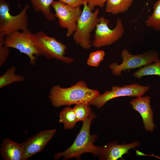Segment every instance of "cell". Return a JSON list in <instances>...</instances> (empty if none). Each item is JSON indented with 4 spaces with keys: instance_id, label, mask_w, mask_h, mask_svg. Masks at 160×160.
I'll return each instance as SVG.
<instances>
[{
    "instance_id": "30bf717a",
    "label": "cell",
    "mask_w": 160,
    "mask_h": 160,
    "mask_svg": "<svg viewBox=\"0 0 160 160\" xmlns=\"http://www.w3.org/2000/svg\"><path fill=\"white\" fill-rule=\"evenodd\" d=\"M51 6L55 10V16L58 19L59 25L67 30L66 36L70 37L76 30L82 12L80 6L73 7L59 1H54Z\"/></svg>"
},
{
    "instance_id": "7a4b0ae2",
    "label": "cell",
    "mask_w": 160,
    "mask_h": 160,
    "mask_svg": "<svg viewBox=\"0 0 160 160\" xmlns=\"http://www.w3.org/2000/svg\"><path fill=\"white\" fill-rule=\"evenodd\" d=\"M96 117L92 112L83 121L81 128L73 144L65 151L55 154V160L62 157H63L64 160L73 158L80 159L81 155L85 153H90L95 156H99L101 146H97L94 144L98 136L95 134L91 135L90 132L91 123Z\"/></svg>"
},
{
    "instance_id": "5bb4252c",
    "label": "cell",
    "mask_w": 160,
    "mask_h": 160,
    "mask_svg": "<svg viewBox=\"0 0 160 160\" xmlns=\"http://www.w3.org/2000/svg\"><path fill=\"white\" fill-rule=\"evenodd\" d=\"M1 155L5 160H24L22 145L9 138L4 139L0 147Z\"/></svg>"
},
{
    "instance_id": "7402d4cb",
    "label": "cell",
    "mask_w": 160,
    "mask_h": 160,
    "mask_svg": "<svg viewBox=\"0 0 160 160\" xmlns=\"http://www.w3.org/2000/svg\"><path fill=\"white\" fill-rule=\"evenodd\" d=\"M104 51L98 50L91 52L87 61V64L89 66L97 67L104 59L105 55Z\"/></svg>"
},
{
    "instance_id": "8fae6325",
    "label": "cell",
    "mask_w": 160,
    "mask_h": 160,
    "mask_svg": "<svg viewBox=\"0 0 160 160\" xmlns=\"http://www.w3.org/2000/svg\"><path fill=\"white\" fill-rule=\"evenodd\" d=\"M56 132L55 129H44L21 143L24 154V160L42 151Z\"/></svg>"
},
{
    "instance_id": "6da1fadb",
    "label": "cell",
    "mask_w": 160,
    "mask_h": 160,
    "mask_svg": "<svg viewBox=\"0 0 160 160\" xmlns=\"http://www.w3.org/2000/svg\"><path fill=\"white\" fill-rule=\"evenodd\" d=\"M100 94L97 90L89 88L83 81L68 88L56 85L51 89L49 98L53 106L58 107L81 103H89Z\"/></svg>"
},
{
    "instance_id": "44dd1931",
    "label": "cell",
    "mask_w": 160,
    "mask_h": 160,
    "mask_svg": "<svg viewBox=\"0 0 160 160\" xmlns=\"http://www.w3.org/2000/svg\"><path fill=\"white\" fill-rule=\"evenodd\" d=\"M89 103H81L76 105L73 108L77 121H84L92 113Z\"/></svg>"
},
{
    "instance_id": "ba28073f",
    "label": "cell",
    "mask_w": 160,
    "mask_h": 160,
    "mask_svg": "<svg viewBox=\"0 0 160 160\" xmlns=\"http://www.w3.org/2000/svg\"><path fill=\"white\" fill-rule=\"evenodd\" d=\"M33 34L28 29L21 32H14L6 36L4 44L9 48H15L26 55L30 59V64L34 65L36 56L39 55L33 44Z\"/></svg>"
},
{
    "instance_id": "3957f363",
    "label": "cell",
    "mask_w": 160,
    "mask_h": 160,
    "mask_svg": "<svg viewBox=\"0 0 160 160\" xmlns=\"http://www.w3.org/2000/svg\"><path fill=\"white\" fill-rule=\"evenodd\" d=\"M33 42L39 55L67 64L71 63L74 60L73 58L65 56L67 48L65 44L42 31L33 34Z\"/></svg>"
},
{
    "instance_id": "603a6c76",
    "label": "cell",
    "mask_w": 160,
    "mask_h": 160,
    "mask_svg": "<svg viewBox=\"0 0 160 160\" xmlns=\"http://www.w3.org/2000/svg\"><path fill=\"white\" fill-rule=\"evenodd\" d=\"M5 37L0 33V66L1 67L6 61L9 53V48L4 44Z\"/></svg>"
},
{
    "instance_id": "ac0fdd59",
    "label": "cell",
    "mask_w": 160,
    "mask_h": 160,
    "mask_svg": "<svg viewBox=\"0 0 160 160\" xmlns=\"http://www.w3.org/2000/svg\"><path fill=\"white\" fill-rule=\"evenodd\" d=\"M59 118V122L64 124L65 129L73 128L77 122L73 108L69 107L64 108L60 112Z\"/></svg>"
},
{
    "instance_id": "7c38bea8",
    "label": "cell",
    "mask_w": 160,
    "mask_h": 160,
    "mask_svg": "<svg viewBox=\"0 0 160 160\" xmlns=\"http://www.w3.org/2000/svg\"><path fill=\"white\" fill-rule=\"evenodd\" d=\"M150 101V96H141L132 100L130 103L133 109L141 115L145 129L152 132L154 130L155 125L153 121V112Z\"/></svg>"
},
{
    "instance_id": "cb8c5ba5",
    "label": "cell",
    "mask_w": 160,
    "mask_h": 160,
    "mask_svg": "<svg viewBox=\"0 0 160 160\" xmlns=\"http://www.w3.org/2000/svg\"><path fill=\"white\" fill-rule=\"evenodd\" d=\"M107 0H87L88 7L92 11L95 7L97 6L102 8L104 7Z\"/></svg>"
},
{
    "instance_id": "ffe728a7",
    "label": "cell",
    "mask_w": 160,
    "mask_h": 160,
    "mask_svg": "<svg viewBox=\"0 0 160 160\" xmlns=\"http://www.w3.org/2000/svg\"><path fill=\"white\" fill-rule=\"evenodd\" d=\"M153 12L145 21L146 25L154 30L160 31V0L156 2L153 5Z\"/></svg>"
},
{
    "instance_id": "9c48e42d",
    "label": "cell",
    "mask_w": 160,
    "mask_h": 160,
    "mask_svg": "<svg viewBox=\"0 0 160 160\" xmlns=\"http://www.w3.org/2000/svg\"><path fill=\"white\" fill-rule=\"evenodd\" d=\"M149 86H143L137 83L123 87L113 86L111 87V90H107L103 94H100L89 104L97 108H100L107 102L115 98L123 96L137 97L143 96L149 90Z\"/></svg>"
},
{
    "instance_id": "2e32d148",
    "label": "cell",
    "mask_w": 160,
    "mask_h": 160,
    "mask_svg": "<svg viewBox=\"0 0 160 160\" xmlns=\"http://www.w3.org/2000/svg\"><path fill=\"white\" fill-rule=\"evenodd\" d=\"M31 3L34 10L36 12H41L45 18L49 21L55 19L54 14L50 10L53 0H29Z\"/></svg>"
},
{
    "instance_id": "52a82bcc",
    "label": "cell",
    "mask_w": 160,
    "mask_h": 160,
    "mask_svg": "<svg viewBox=\"0 0 160 160\" xmlns=\"http://www.w3.org/2000/svg\"><path fill=\"white\" fill-rule=\"evenodd\" d=\"M109 20L102 16L98 18L92 45L95 47L110 45L118 41L124 34V29L122 22L117 20L116 25L113 29L108 26Z\"/></svg>"
},
{
    "instance_id": "d6986e66",
    "label": "cell",
    "mask_w": 160,
    "mask_h": 160,
    "mask_svg": "<svg viewBox=\"0 0 160 160\" xmlns=\"http://www.w3.org/2000/svg\"><path fill=\"white\" fill-rule=\"evenodd\" d=\"M16 68L12 66L0 77V88H2L13 83L23 81L25 78L22 75L16 74Z\"/></svg>"
},
{
    "instance_id": "4fadbf2b",
    "label": "cell",
    "mask_w": 160,
    "mask_h": 160,
    "mask_svg": "<svg viewBox=\"0 0 160 160\" xmlns=\"http://www.w3.org/2000/svg\"><path fill=\"white\" fill-rule=\"evenodd\" d=\"M140 143L137 141L128 144L122 143L119 144L115 141L111 142L107 145L101 146L99 155V159L104 160H117L122 159V156L128 154L129 150L139 146Z\"/></svg>"
},
{
    "instance_id": "5b68a950",
    "label": "cell",
    "mask_w": 160,
    "mask_h": 160,
    "mask_svg": "<svg viewBox=\"0 0 160 160\" xmlns=\"http://www.w3.org/2000/svg\"><path fill=\"white\" fill-rule=\"evenodd\" d=\"M29 7L26 4L19 14L13 15L9 12V3L5 0H0V33L5 36L28 29L27 12Z\"/></svg>"
},
{
    "instance_id": "277c9868",
    "label": "cell",
    "mask_w": 160,
    "mask_h": 160,
    "mask_svg": "<svg viewBox=\"0 0 160 160\" xmlns=\"http://www.w3.org/2000/svg\"><path fill=\"white\" fill-rule=\"evenodd\" d=\"M83 5V9L73 33V39L77 44L87 49L92 45L91 33L95 29L97 23L99 10L96 8L92 12L88 7L87 0Z\"/></svg>"
},
{
    "instance_id": "d4e9b609",
    "label": "cell",
    "mask_w": 160,
    "mask_h": 160,
    "mask_svg": "<svg viewBox=\"0 0 160 160\" xmlns=\"http://www.w3.org/2000/svg\"><path fill=\"white\" fill-rule=\"evenodd\" d=\"M63 3L71 6L76 7L84 5L86 0H58Z\"/></svg>"
},
{
    "instance_id": "8992f818",
    "label": "cell",
    "mask_w": 160,
    "mask_h": 160,
    "mask_svg": "<svg viewBox=\"0 0 160 160\" xmlns=\"http://www.w3.org/2000/svg\"><path fill=\"white\" fill-rule=\"evenodd\" d=\"M121 57L122 60L121 64L116 62L111 63L109 66L113 74L116 76H121L123 71H130L152 63L159 59V56L158 52L154 49L133 55L125 49L121 51Z\"/></svg>"
},
{
    "instance_id": "e0dca14e",
    "label": "cell",
    "mask_w": 160,
    "mask_h": 160,
    "mask_svg": "<svg viewBox=\"0 0 160 160\" xmlns=\"http://www.w3.org/2000/svg\"><path fill=\"white\" fill-rule=\"evenodd\" d=\"M151 75L160 76V60L159 59L140 68L133 74L134 77L139 79L144 76Z\"/></svg>"
},
{
    "instance_id": "9a60e30c",
    "label": "cell",
    "mask_w": 160,
    "mask_h": 160,
    "mask_svg": "<svg viewBox=\"0 0 160 160\" xmlns=\"http://www.w3.org/2000/svg\"><path fill=\"white\" fill-rule=\"evenodd\" d=\"M134 0H107L105 11L115 15L127 11Z\"/></svg>"
}]
</instances>
